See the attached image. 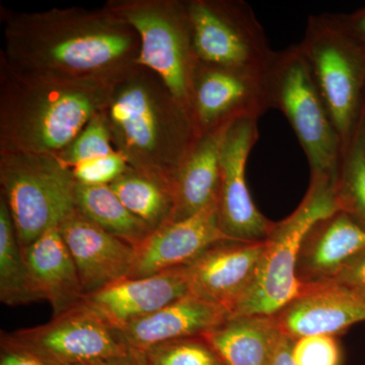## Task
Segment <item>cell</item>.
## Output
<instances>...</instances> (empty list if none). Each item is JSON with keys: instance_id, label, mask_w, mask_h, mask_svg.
Segmentation results:
<instances>
[{"instance_id": "6da1fadb", "label": "cell", "mask_w": 365, "mask_h": 365, "mask_svg": "<svg viewBox=\"0 0 365 365\" xmlns=\"http://www.w3.org/2000/svg\"><path fill=\"white\" fill-rule=\"evenodd\" d=\"M0 58L19 71L114 86L138 66L135 29L104 6L16 13L0 9Z\"/></svg>"}, {"instance_id": "7a4b0ae2", "label": "cell", "mask_w": 365, "mask_h": 365, "mask_svg": "<svg viewBox=\"0 0 365 365\" xmlns=\"http://www.w3.org/2000/svg\"><path fill=\"white\" fill-rule=\"evenodd\" d=\"M103 114L113 145L129 167L172 192L199 133L191 115L162 79L137 66L112 86Z\"/></svg>"}, {"instance_id": "3957f363", "label": "cell", "mask_w": 365, "mask_h": 365, "mask_svg": "<svg viewBox=\"0 0 365 365\" xmlns=\"http://www.w3.org/2000/svg\"><path fill=\"white\" fill-rule=\"evenodd\" d=\"M112 86L26 73L0 58V151L56 157L104 111Z\"/></svg>"}, {"instance_id": "277c9868", "label": "cell", "mask_w": 365, "mask_h": 365, "mask_svg": "<svg viewBox=\"0 0 365 365\" xmlns=\"http://www.w3.org/2000/svg\"><path fill=\"white\" fill-rule=\"evenodd\" d=\"M264 79L271 108L283 113L307 155L311 180L336 185L342 144L299 45L275 52Z\"/></svg>"}, {"instance_id": "5b68a950", "label": "cell", "mask_w": 365, "mask_h": 365, "mask_svg": "<svg viewBox=\"0 0 365 365\" xmlns=\"http://www.w3.org/2000/svg\"><path fill=\"white\" fill-rule=\"evenodd\" d=\"M299 45L343 150L364 114L365 51L332 14L309 16Z\"/></svg>"}, {"instance_id": "8992f818", "label": "cell", "mask_w": 365, "mask_h": 365, "mask_svg": "<svg viewBox=\"0 0 365 365\" xmlns=\"http://www.w3.org/2000/svg\"><path fill=\"white\" fill-rule=\"evenodd\" d=\"M337 211L335 185L311 180L299 207L282 222H275L264 242L253 282L232 307L228 318L246 314L271 316L297 297L304 287L295 274L302 239L318 220Z\"/></svg>"}, {"instance_id": "52a82bcc", "label": "cell", "mask_w": 365, "mask_h": 365, "mask_svg": "<svg viewBox=\"0 0 365 365\" xmlns=\"http://www.w3.org/2000/svg\"><path fill=\"white\" fill-rule=\"evenodd\" d=\"M76 180L57 157L0 151V189L21 248L76 211Z\"/></svg>"}, {"instance_id": "ba28073f", "label": "cell", "mask_w": 365, "mask_h": 365, "mask_svg": "<svg viewBox=\"0 0 365 365\" xmlns=\"http://www.w3.org/2000/svg\"><path fill=\"white\" fill-rule=\"evenodd\" d=\"M105 6L138 34V66L155 72L191 115L197 60L185 0H109Z\"/></svg>"}, {"instance_id": "9c48e42d", "label": "cell", "mask_w": 365, "mask_h": 365, "mask_svg": "<svg viewBox=\"0 0 365 365\" xmlns=\"http://www.w3.org/2000/svg\"><path fill=\"white\" fill-rule=\"evenodd\" d=\"M197 62L264 74L274 57L263 26L242 0H185Z\"/></svg>"}, {"instance_id": "30bf717a", "label": "cell", "mask_w": 365, "mask_h": 365, "mask_svg": "<svg viewBox=\"0 0 365 365\" xmlns=\"http://www.w3.org/2000/svg\"><path fill=\"white\" fill-rule=\"evenodd\" d=\"M0 342L25 350L49 365L97 364L128 350L118 331L83 300L44 325L1 332Z\"/></svg>"}, {"instance_id": "8fae6325", "label": "cell", "mask_w": 365, "mask_h": 365, "mask_svg": "<svg viewBox=\"0 0 365 365\" xmlns=\"http://www.w3.org/2000/svg\"><path fill=\"white\" fill-rule=\"evenodd\" d=\"M257 117L235 120L222 129L218 222L230 241L265 242L275 222L256 207L246 181V165L259 138Z\"/></svg>"}, {"instance_id": "7c38bea8", "label": "cell", "mask_w": 365, "mask_h": 365, "mask_svg": "<svg viewBox=\"0 0 365 365\" xmlns=\"http://www.w3.org/2000/svg\"><path fill=\"white\" fill-rule=\"evenodd\" d=\"M264 74L197 62L190 112L199 135L223 128L240 118H260L271 109Z\"/></svg>"}, {"instance_id": "4fadbf2b", "label": "cell", "mask_w": 365, "mask_h": 365, "mask_svg": "<svg viewBox=\"0 0 365 365\" xmlns=\"http://www.w3.org/2000/svg\"><path fill=\"white\" fill-rule=\"evenodd\" d=\"M264 242H216L187 265L190 294L225 307L230 316L253 282Z\"/></svg>"}, {"instance_id": "5bb4252c", "label": "cell", "mask_w": 365, "mask_h": 365, "mask_svg": "<svg viewBox=\"0 0 365 365\" xmlns=\"http://www.w3.org/2000/svg\"><path fill=\"white\" fill-rule=\"evenodd\" d=\"M227 240L220 230L217 203L197 215L153 230L135 247L127 278H143L188 265L216 242Z\"/></svg>"}, {"instance_id": "9a60e30c", "label": "cell", "mask_w": 365, "mask_h": 365, "mask_svg": "<svg viewBox=\"0 0 365 365\" xmlns=\"http://www.w3.org/2000/svg\"><path fill=\"white\" fill-rule=\"evenodd\" d=\"M190 294L187 265L143 278H124L86 294L83 302L119 331Z\"/></svg>"}, {"instance_id": "2e32d148", "label": "cell", "mask_w": 365, "mask_h": 365, "mask_svg": "<svg viewBox=\"0 0 365 365\" xmlns=\"http://www.w3.org/2000/svg\"><path fill=\"white\" fill-rule=\"evenodd\" d=\"M272 316L280 332L292 340L336 336L365 322V302L332 282L304 285L297 297Z\"/></svg>"}, {"instance_id": "e0dca14e", "label": "cell", "mask_w": 365, "mask_h": 365, "mask_svg": "<svg viewBox=\"0 0 365 365\" xmlns=\"http://www.w3.org/2000/svg\"><path fill=\"white\" fill-rule=\"evenodd\" d=\"M85 295L128 277L135 248L74 211L60 223Z\"/></svg>"}, {"instance_id": "ac0fdd59", "label": "cell", "mask_w": 365, "mask_h": 365, "mask_svg": "<svg viewBox=\"0 0 365 365\" xmlns=\"http://www.w3.org/2000/svg\"><path fill=\"white\" fill-rule=\"evenodd\" d=\"M365 248V230L337 211L307 230L297 257V280L302 285L329 282L354 255Z\"/></svg>"}, {"instance_id": "d6986e66", "label": "cell", "mask_w": 365, "mask_h": 365, "mask_svg": "<svg viewBox=\"0 0 365 365\" xmlns=\"http://www.w3.org/2000/svg\"><path fill=\"white\" fill-rule=\"evenodd\" d=\"M228 318L225 307L188 294L118 331L128 349L145 351L153 346L202 336Z\"/></svg>"}, {"instance_id": "ffe728a7", "label": "cell", "mask_w": 365, "mask_h": 365, "mask_svg": "<svg viewBox=\"0 0 365 365\" xmlns=\"http://www.w3.org/2000/svg\"><path fill=\"white\" fill-rule=\"evenodd\" d=\"M34 292L47 300L56 316L76 306L85 297L78 269L60 235L53 227L21 249Z\"/></svg>"}, {"instance_id": "44dd1931", "label": "cell", "mask_w": 365, "mask_h": 365, "mask_svg": "<svg viewBox=\"0 0 365 365\" xmlns=\"http://www.w3.org/2000/svg\"><path fill=\"white\" fill-rule=\"evenodd\" d=\"M223 128L200 134L178 170L172 185L174 211L169 222L186 220L217 203Z\"/></svg>"}, {"instance_id": "7402d4cb", "label": "cell", "mask_w": 365, "mask_h": 365, "mask_svg": "<svg viewBox=\"0 0 365 365\" xmlns=\"http://www.w3.org/2000/svg\"><path fill=\"white\" fill-rule=\"evenodd\" d=\"M202 336L225 365H272L283 338L272 314L232 317Z\"/></svg>"}, {"instance_id": "603a6c76", "label": "cell", "mask_w": 365, "mask_h": 365, "mask_svg": "<svg viewBox=\"0 0 365 365\" xmlns=\"http://www.w3.org/2000/svg\"><path fill=\"white\" fill-rule=\"evenodd\" d=\"M74 206L79 215L134 248L150 235L148 225L125 207L110 185L93 186L76 181Z\"/></svg>"}, {"instance_id": "cb8c5ba5", "label": "cell", "mask_w": 365, "mask_h": 365, "mask_svg": "<svg viewBox=\"0 0 365 365\" xmlns=\"http://www.w3.org/2000/svg\"><path fill=\"white\" fill-rule=\"evenodd\" d=\"M118 198L132 215L153 232L170 222L174 211L172 192L163 184L129 168L112 184Z\"/></svg>"}, {"instance_id": "d4e9b609", "label": "cell", "mask_w": 365, "mask_h": 365, "mask_svg": "<svg viewBox=\"0 0 365 365\" xmlns=\"http://www.w3.org/2000/svg\"><path fill=\"white\" fill-rule=\"evenodd\" d=\"M0 300L9 307L39 302L6 201L0 197Z\"/></svg>"}, {"instance_id": "484cf974", "label": "cell", "mask_w": 365, "mask_h": 365, "mask_svg": "<svg viewBox=\"0 0 365 365\" xmlns=\"http://www.w3.org/2000/svg\"><path fill=\"white\" fill-rule=\"evenodd\" d=\"M338 210L344 212L365 230V121L342 150L335 185Z\"/></svg>"}, {"instance_id": "4316f807", "label": "cell", "mask_w": 365, "mask_h": 365, "mask_svg": "<svg viewBox=\"0 0 365 365\" xmlns=\"http://www.w3.org/2000/svg\"><path fill=\"white\" fill-rule=\"evenodd\" d=\"M103 111L95 115L71 143L56 157L72 169L81 163L116 153Z\"/></svg>"}, {"instance_id": "83f0119b", "label": "cell", "mask_w": 365, "mask_h": 365, "mask_svg": "<svg viewBox=\"0 0 365 365\" xmlns=\"http://www.w3.org/2000/svg\"><path fill=\"white\" fill-rule=\"evenodd\" d=\"M144 352L150 365H225L203 336L160 343Z\"/></svg>"}, {"instance_id": "f1b7e54d", "label": "cell", "mask_w": 365, "mask_h": 365, "mask_svg": "<svg viewBox=\"0 0 365 365\" xmlns=\"http://www.w3.org/2000/svg\"><path fill=\"white\" fill-rule=\"evenodd\" d=\"M295 365H342L343 352L335 335L306 336L294 340Z\"/></svg>"}, {"instance_id": "f546056e", "label": "cell", "mask_w": 365, "mask_h": 365, "mask_svg": "<svg viewBox=\"0 0 365 365\" xmlns=\"http://www.w3.org/2000/svg\"><path fill=\"white\" fill-rule=\"evenodd\" d=\"M128 163L119 153L88 160L72 168L74 180L81 184L110 185L129 169Z\"/></svg>"}, {"instance_id": "4dcf8cb0", "label": "cell", "mask_w": 365, "mask_h": 365, "mask_svg": "<svg viewBox=\"0 0 365 365\" xmlns=\"http://www.w3.org/2000/svg\"><path fill=\"white\" fill-rule=\"evenodd\" d=\"M329 282L344 288L365 302V248L346 262Z\"/></svg>"}, {"instance_id": "1f68e13d", "label": "cell", "mask_w": 365, "mask_h": 365, "mask_svg": "<svg viewBox=\"0 0 365 365\" xmlns=\"http://www.w3.org/2000/svg\"><path fill=\"white\" fill-rule=\"evenodd\" d=\"M336 18L365 51V6L350 14H336Z\"/></svg>"}, {"instance_id": "d6a6232c", "label": "cell", "mask_w": 365, "mask_h": 365, "mask_svg": "<svg viewBox=\"0 0 365 365\" xmlns=\"http://www.w3.org/2000/svg\"><path fill=\"white\" fill-rule=\"evenodd\" d=\"M0 365H49L35 355L0 342Z\"/></svg>"}, {"instance_id": "836d02e7", "label": "cell", "mask_w": 365, "mask_h": 365, "mask_svg": "<svg viewBox=\"0 0 365 365\" xmlns=\"http://www.w3.org/2000/svg\"><path fill=\"white\" fill-rule=\"evenodd\" d=\"M96 365H150L145 352L128 349L124 354L98 362Z\"/></svg>"}, {"instance_id": "e575fe53", "label": "cell", "mask_w": 365, "mask_h": 365, "mask_svg": "<svg viewBox=\"0 0 365 365\" xmlns=\"http://www.w3.org/2000/svg\"><path fill=\"white\" fill-rule=\"evenodd\" d=\"M294 340L283 335L272 365H295L294 359H292V345H294Z\"/></svg>"}, {"instance_id": "d590c367", "label": "cell", "mask_w": 365, "mask_h": 365, "mask_svg": "<svg viewBox=\"0 0 365 365\" xmlns=\"http://www.w3.org/2000/svg\"><path fill=\"white\" fill-rule=\"evenodd\" d=\"M364 118L365 121V102H364Z\"/></svg>"}, {"instance_id": "8d00e7d4", "label": "cell", "mask_w": 365, "mask_h": 365, "mask_svg": "<svg viewBox=\"0 0 365 365\" xmlns=\"http://www.w3.org/2000/svg\"><path fill=\"white\" fill-rule=\"evenodd\" d=\"M78 365H96V364H78Z\"/></svg>"}]
</instances>
